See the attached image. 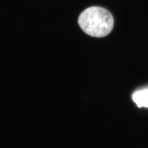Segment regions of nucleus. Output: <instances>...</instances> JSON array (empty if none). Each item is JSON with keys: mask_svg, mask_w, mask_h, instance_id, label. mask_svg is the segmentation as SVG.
I'll return each mask as SVG.
<instances>
[{"mask_svg": "<svg viewBox=\"0 0 148 148\" xmlns=\"http://www.w3.org/2000/svg\"><path fill=\"white\" fill-rule=\"evenodd\" d=\"M132 99L138 107L148 108V88H144L135 92Z\"/></svg>", "mask_w": 148, "mask_h": 148, "instance_id": "nucleus-2", "label": "nucleus"}, {"mask_svg": "<svg viewBox=\"0 0 148 148\" xmlns=\"http://www.w3.org/2000/svg\"><path fill=\"white\" fill-rule=\"evenodd\" d=\"M78 23L81 29L90 36L105 37L114 27V18L111 13L101 7L88 8L79 15Z\"/></svg>", "mask_w": 148, "mask_h": 148, "instance_id": "nucleus-1", "label": "nucleus"}]
</instances>
